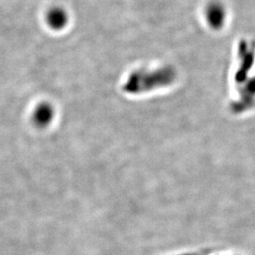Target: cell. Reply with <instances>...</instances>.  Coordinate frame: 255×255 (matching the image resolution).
I'll return each instance as SVG.
<instances>
[{
  "instance_id": "6da1fadb",
  "label": "cell",
  "mask_w": 255,
  "mask_h": 255,
  "mask_svg": "<svg viewBox=\"0 0 255 255\" xmlns=\"http://www.w3.org/2000/svg\"><path fill=\"white\" fill-rule=\"evenodd\" d=\"M46 22L53 29H62L67 24V14L64 9L55 7L48 10L46 14Z\"/></svg>"
},
{
  "instance_id": "7a4b0ae2",
  "label": "cell",
  "mask_w": 255,
  "mask_h": 255,
  "mask_svg": "<svg viewBox=\"0 0 255 255\" xmlns=\"http://www.w3.org/2000/svg\"><path fill=\"white\" fill-rule=\"evenodd\" d=\"M53 119V109L49 104H41L37 107L33 119L38 126H46Z\"/></svg>"
},
{
  "instance_id": "3957f363",
  "label": "cell",
  "mask_w": 255,
  "mask_h": 255,
  "mask_svg": "<svg viewBox=\"0 0 255 255\" xmlns=\"http://www.w3.org/2000/svg\"></svg>"
}]
</instances>
